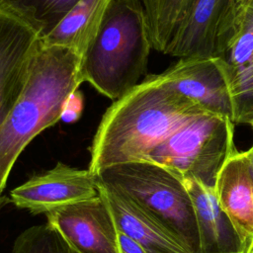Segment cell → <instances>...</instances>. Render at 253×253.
Instances as JSON below:
<instances>
[{"instance_id":"obj_1","label":"cell","mask_w":253,"mask_h":253,"mask_svg":"<svg viewBox=\"0 0 253 253\" xmlns=\"http://www.w3.org/2000/svg\"><path fill=\"white\" fill-rule=\"evenodd\" d=\"M196 101L148 75L106 110L90 146L88 169L95 176L113 165L146 160L170 135L207 113Z\"/></svg>"},{"instance_id":"obj_2","label":"cell","mask_w":253,"mask_h":253,"mask_svg":"<svg viewBox=\"0 0 253 253\" xmlns=\"http://www.w3.org/2000/svg\"><path fill=\"white\" fill-rule=\"evenodd\" d=\"M81 57L41 42L27 85L0 126V205L11 170L26 146L61 118L64 102L83 83Z\"/></svg>"},{"instance_id":"obj_3","label":"cell","mask_w":253,"mask_h":253,"mask_svg":"<svg viewBox=\"0 0 253 253\" xmlns=\"http://www.w3.org/2000/svg\"><path fill=\"white\" fill-rule=\"evenodd\" d=\"M151 48L140 1L110 0L81 57L82 81L115 101L141 82Z\"/></svg>"},{"instance_id":"obj_4","label":"cell","mask_w":253,"mask_h":253,"mask_svg":"<svg viewBox=\"0 0 253 253\" xmlns=\"http://www.w3.org/2000/svg\"><path fill=\"white\" fill-rule=\"evenodd\" d=\"M97 184L130 200L157 220L189 253H199L194 206L183 181L166 167L147 160L105 168Z\"/></svg>"},{"instance_id":"obj_5","label":"cell","mask_w":253,"mask_h":253,"mask_svg":"<svg viewBox=\"0 0 253 253\" xmlns=\"http://www.w3.org/2000/svg\"><path fill=\"white\" fill-rule=\"evenodd\" d=\"M235 124L227 117L207 112L188 122L147 157L181 180L196 179L213 188L219 171L236 150Z\"/></svg>"},{"instance_id":"obj_6","label":"cell","mask_w":253,"mask_h":253,"mask_svg":"<svg viewBox=\"0 0 253 253\" xmlns=\"http://www.w3.org/2000/svg\"><path fill=\"white\" fill-rule=\"evenodd\" d=\"M164 87L192 99L207 111L238 124L233 70L221 57H184L159 74Z\"/></svg>"},{"instance_id":"obj_7","label":"cell","mask_w":253,"mask_h":253,"mask_svg":"<svg viewBox=\"0 0 253 253\" xmlns=\"http://www.w3.org/2000/svg\"><path fill=\"white\" fill-rule=\"evenodd\" d=\"M96 176L89 169H79L57 162L49 170L32 176L10 192V201L32 214L48 211L98 196Z\"/></svg>"},{"instance_id":"obj_8","label":"cell","mask_w":253,"mask_h":253,"mask_svg":"<svg viewBox=\"0 0 253 253\" xmlns=\"http://www.w3.org/2000/svg\"><path fill=\"white\" fill-rule=\"evenodd\" d=\"M52 227L75 253H119L111 212L98 196L67 205L45 213Z\"/></svg>"},{"instance_id":"obj_9","label":"cell","mask_w":253,"mask_h":253,"mask_svg":"<svg viewBox=\"0 0 253 253\" xmlns=\"http://www.w3.org/2000/svg\"><path fill=\"white\" fill-rule=\"evenodd\" d=\"M40 43L31 27L0 9V126L27 85Z\"/></svg>"},{"instance_id":"obj_10","label":"cell","mask_w":253,"mask_h":253,"mask_svg":"<svg viewBox=\"0 0 253 253\" xmlns=\"http://www.w3.org/2000/svg\"><path fill=\"white\" fill-rule=\"evenodd\" d=\"M213 191L235 226L246 253L253 241V175L243 151L235 150L227 158Z\"/></svg>"},{"instance_id":"obj_11","label":"cell","mask_w":253,"mask_h":253,"mask_svg":"<svg viewBox=\"0 0 253 253\" xmlns=\"http://www.w3.org/2000/svg\"><path fill=\"white\" fill-rule=\"evenodd\" d=\"M230 1L194 0L164 54L178 58L216 57L219 30Z\"/></svg>"},{"instance_id":"obj_12","label":"cell","mask_w":253,"mask_h":253,"mask_svg":"<svg viewBox=\"0 0 253 253\" xmlns=\"http://www.w3.org/2000/svg\"><path fill=\"white\" fill-rule=\"evenodd\" d=\"M192 200L198 232L199 253H244L240 236L221 209L213 188L196 179L182 180Z\"/></svg>"},{"instance_id":"obj_13","label":"cell","mask_w":253,"mask_h":253,"mask_svg":"<svg viewBox=\"0 0 253 253\" xmlns=\"http://www.w3.org/2000/svg\"><path fill=\"white\" fill-rule=\"evenodd\" d=\"M97 186L117 229L138 242L147 253H189L171 233L136 204L106 187L99 184Z\"/></svg>"},{"instance_id":"obj_14","label":"cell","mask_w":253,"mask_h":253,"mask_svg":"<svg viewBox=\"0 0 253 253\" xmlns=\"http://www.w3.org/2000/svg\"><path fill=\"white\" fill-rule=\"evenodd\" d=\"M110 0H79L43 39L46 46H62L83 56L95 38Z\"/></svg>"},{"instance_id":"obj_15","label":"cell","mask_w":253,"mask_h":253,"mask_svg":"<svg viewBox=\"0 0 253 253\" xmlns=\"http://www.w3.org/2000/svg\"><path fill=\"white\" fill-rule=\"evenodd\" d=\"M144 13L151 47L164 54L174 33L194 0H139Z\"/></svg>"},{"instance_id":"obj_16","label":"cell","mask_w":253,"mask_h":253,"mask_svg":"<svg viewBox=\"0 0 253 253\" xmlns=\"http://www.w3.org/2000/svg\"><path fill=\"white\" fill-rule=\"evenodd\" d=\"M79 0H0V9L31 27L43 39Z\"/></svg>"},{"instance_id":"obj_17","label":"cell","mask_w":253,"mask_h":253,"mask_svg":"<svg viewBox=\"0 0 253 253\" xmlns=\"http://www.w3.org/2000/svg\"><path fill=\"white\" fill-rule=\"evenodd\" d=\"M11 253H71L61 236L47 223L23 230L14 240Z\"/></svg>"},{"instance_id":"obj_18","label":"cell","mask_w":253,"mask_h":253,"mask_svg":"<svg viewBox=\"0 0 253 253\" xmlns=\"http://www.w3.org/2000/svg\"><path fill=\"white\" fill-rule=\"evenodd\" d=\"M253 57V4L248 8L244 20L235 35L225 60L233 73L245 67Z\"/></svg>"},{"instance_id":"obj_19","label":"cell","mask_w":253,"mask_h":253,"mask_svg":"<svg viewBox=\"0 0 253 253\" xmlns=\"http://www.w3.org/2000/svg\"><path fill=\"white\" fill-rule=\"evenodd\" d=\"M233 88L238 124H247L253 117V57L245 67L233 73Z\"/></svg>"},{"instance_id":"obj_20","label":"cell","mask_w":253,"mask_h":253,"mask_svg":"<svg viewBox=\"0 0 253 253\" xmlns=\"http://www.w3.org/2000/svg\"><path fill=\"white\" fill-rule=\"evenodd\" d=\"M83 95L77 89L72 92L64 102L60 120L70 124L76 122L83 112Z\"/></svg>"},{"instance_id":"obj_21","label":"cell","mask_w":253,"mask_h":253,"mask_svg":"<svg viewBox=\"0 0 253 253\" xmlns=\"http://www.w3.org/2000/svg\"><path fill=\"white\" fill-rule=\"evenodd\" d=\"M117 240L119 253H147L138 242L120 230L117 233Z\"/></svg>"},{"instance_id":"obj_22","label":"cell","mask_w":253,"mask_h":253,"mask_svg":"<svg viewBox=\"0 0 253 253\" xmlns=\"http://www.w3.org/2000/svg\"><path fill=\"white\" fill-rule=\"evenodd\" d=\"M247 160H248V163L250 165V168H251V171H252V175H253V144L252 146L246 150V151H243Z\"/></svg>"},{"instance_id":"obj_23","label":"cell","mask_w":253,"mask_h":253,"mask_svg":"<svg viewBox=\"0 0 253 253\" xmlns=\"http://www.w3.org/2000/svg\"><path fill=\"white\" fill-rule=\"evenodd\" d=\"M232 2L237 7H240V8L247 7V6H250L251 4H253V0H232Z\"/></svg>"},{"instance_id":"obj_24","label":"cell","mask_w":253,"mask_h":253,"mask_svg":"<svg viewBox=\"0 0 253 253\" xmlns=\"http://www.w3.org/2000/svg\"><path fill=\"white\" fill-rule=\"evenodd\" d=\"M246 253H253V241H252V243H251V245H250V247H249V249L247 250Z\"/></svg>"},{"instance_id":"obj_25","label":"cell","mask_w":253,"mask_h":253,"mask_svg":"<svg viewBox=\"0 0 253 253\" xmlns=\"http://www.w3.org/2000/svg\"><path fill=\"white\" fill-rule=\"evenodd\" d=\"M247 124H248V125H250V126H251V127L253 128V117H252L251 119H249V121L247 122Z\"/></svg>"},{"instance_id":"obj_26","label":"cell","mask_w":253,"mask_h":253,"mask_svg":"<svg viewBox=\"0 0 253 253\" xmlns=\"http://www.w3.org/2000/svg\"><path fill=\"white\" fill-rule=\"evenodd\" d=\"M70 252H71V253H75V252H73V251H71V250H70Z\"/></svg>"}]
</instances>
